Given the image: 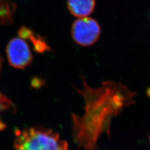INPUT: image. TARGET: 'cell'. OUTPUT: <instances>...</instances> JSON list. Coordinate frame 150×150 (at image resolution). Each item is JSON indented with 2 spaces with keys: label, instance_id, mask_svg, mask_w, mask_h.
I'll use <instances>...</instances> for the list:
<instances>
[{
  "label": "cell",
  "instance_id": "cell-1",
  "mask_svg": "<svg viewBox=\"0 0 150 150\" xmlns=\"http://www.w3.org/2000/svg\"><path fill=\"white\" fill-rule=\"evenodd\" d=\"M78 91L85 105L82 116L71 115L75 142L85 150H96L101 135L110 136L112 120L134 103V93L121 83L107 81L98 88H92L84 80L83 88Z\"/></svg>",
  "mask_w": 150,
  "mask_h": 150
},
{
  "label": "cell",
  "instance_id": "cell-2",
  "mask_svg": "<svg viewBox=\"0 0 150 150\" xmlns=\"http://www.w3.org/2000/svg\"><path fill=\"white\" fill-rule=\"evenodd\" d=\"M14 144L16 150H69L67 142L50 129L17 130Z\"/></svg>",
  "mask_w": 150,
  "mask_h": 150
},
{
  "label": "cell",
  "instance_id": "cell-3",
  "mask_svg": "<svg viewBox=\"0 0 150 150\" xmlns=\"http://www.w3.org/2000/svg\"><path fill=\"white\" fill-rule=\"evenodd\" d=\"M101 28L98 22L90 17H82L76 20L71 28V35L75 42L82 46H88L98 40Z\"/></svg>",
  "mask_w": 150,
  "mask_h": 150
},
{
  "label": "cell",
  "instance_id": "cell-4",
  "mask_svg": "<svg viewBox=\"0 0 150 150\" xmlns=\"http://www.w3.org/2000/svg\"><path fill=\"white\" fill-rule=\"evenodd\" d=\"M8 61L14 68L22 69L30 64L33 54L27 42L21 38H14L6 47Z\"/></svg>",
  "mask_w": 150,
  "mask_h": 150
},
{
  "label": "cell",
  "instance_id": "cell-5",
  "mask_svg": "<svg viewBox=\"0 0 150 150\" xmlns=\"http://www.w3.org/2000/svg\"><path fill=\"white\" fill-rule=\"evenodd\" d=\"M95 0H68L67 7L70 13L80 18L89 16L94 10Z\"/></svg>",
  "mask_w": 150,
  "mask_h": 150
},
{
  "label": "cell",
  "instance_id": "cell-6",
  "mask_svg": "<svg viewBox=\"0 0 150 150\" xmlns=\"http://www.w3.org/2000/svg\"><path fill=\"white\" fill-rule=\"evenodd\" d=\"M18 34L20 38L27 40L32 43L34 50L38 52H44L49 50V47L45 40L27 27H21L18 31Z\"/></svg>",
  "mask_w": 150,
  "mask_h": 150
},
{
  "label": "cell",
  "instance_id": "cell-7",
  "mask_svg": "<svg viewBox=\"0 0 150 150\" xmlns=\"http://www.w3.org/2000/svg\"><path fill=\"white\" fill-rule=\"evenodd\" d=\"M15 5L10 0H0V25H9L13 21Z\"/></svg>",
  "mask_w": 150,
  "mask_h": 150
},
{
  "label": "cell",
  "instance_id": "cell-8",
  "mask_svg": "<svg viewBox=\"0 0 150 150\" xmlns=\"http://www.w3.org/2000/svg\"><path fill=\"white\" fill-rule=\"evenodd\" d=\"M12 106L11 101L4 95L0 92V116L6 110ZM5 128L4 124L2 122L0 118V130Z\"/></svg>",
  "mask_w": 150,
  "mask_h": 150
},
{
  "label": "cell",
  "instance_id": "cell-9",
  "mask_svg": "<svg viewBox=\"0 0 150 150\" xmlns=\"http://www.w3.org/2000/svg\"><path fill=\"white\" fill-rule=\"evenodd\" d=\"M2 59L0 56V71H1V67H2Z\"/></svg>",
  "mask_w": 150,
  "mask_h": 150
},
{
  "label": "cell",
  "instance_id": "cell-10",
  "mask_svg": "<svg viewBox=\"0 0 150 150\" xmlns=\"http://www.w3.org/2000/svg\"><path fill=\"white\" fill-rule=\"evenodd\" d=\"M149 139H150V137H149Z\"/></svg>",
  "mask_w": 150,
  "mask_h": 150
}]
</instances>
